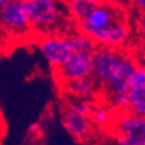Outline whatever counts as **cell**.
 Listing matches in <instances>:
<instances>
[{
	"mask_svg": "<svg viewBox=\"0 0 145 145\" xmlns=\"http://www.w3.org/2000/svg\"><path fill=\"white\" fill-rule=\"evenodd\" d=\"M25 10L33 31L40 35L54 33L65 21V9L60 0H24Z\"/></svg>",
	"mask_w": 145,
	"mask_h": 145,
	"instance_id": "obj_1",
	"label": "cell"
},
{
	"mask_svg": "<svg viewBox=\"0 0 145 145\" xmlns=\"http://www.w3.org/2000/svg\"><path fill=\"white\" fill-rule=\"evenodd\" d=\"M0 23L3 30L13 37H24L32 30L25 10L24 0H10L0 6Z\"/></svg>",
	"mask_w": 145,
	"mask_h": 145,
	"instance_id": "obj_2",
	"label": "cell"
},
{
	"mask_svg": "<svg viewBox=\"0 0 145 145\" xmlns=\"http://www.w3.org/2000/svg\"><path fill=\"white\" fill-rule=\"evenodd\" d=\"M124 54L119 48L97 46L92 52V77L97 83L103 86L108 83L119 68Z\"/></svg>",
	"mask_w": 145,
	"mask_h": 145,
	"instance_id": "obj_3",
	"label": "cell"
},
{
	"mask_svg": "<svg viewBox=\"0 0 145 145\" xmlns=\"http://www.w3.org/2000/svg\"><path fill=\"white\" fill-rule=\"evenodd\" d=\"M38 48L54 69L61 67L75 52L70 44L69 36L57 33L43 35L38 40Z\"/></svg>",
	"mask_w": 145,
	"mask_h": 145,
	"instance_id": "obj_4",
	"label": "cell"
},
{
	"mask_svg": "<svg viewBox=\"0 0 145 145\" xmlns=\"http://www.w3.org/2000/svg\"><path fill=\"white\" fill-rule=\"evenodd\" d=\"M124 13L121 10V8L115 5L111 4L108 1H104L100 6L95 8L86 19L80 23L76 24L77 30H81L88 35L91 32L99 30L101 28L107 27L120 19H123Z\"/></svg>",
	"mask_w": 145,
	"mask_h": 145,
	"instance_id": "obj_5",
	"label": "cell"
},
{
	"mask_svg": "<svg viewBox=\"0 0 145 145\" xmlns=\"http://www.w3.org/2000/svg\"><path fill=\"white\" fill-rule=\"evenodd\" d=\"M56 75L63 83L92 76V53L74 52L72 56L59 68Z\"/></svg>",
	"mask_w": 145,
	"mask_h": 145,
	"instance_id": "obj_6",
	"label": "cell"
},
{
	"mask_svg": "<svg viewBox=\"0 0 145 145\" xmlns=\"http://www.w3.org/2000/svg\"><path fill=\"white\" fill-rule=\"evenodd\" d=\"M116 135H123L135 145H145V116L131 112H122L114 120Z\"/></svg>",
	"mask_w": 145,
	"mask_h": 145,
	"instance_id": "obj_7",
	"label": "cell"
},
{
	"mask_svg": "<svg viewBox=\"0 0 145 145\" xmlns=\"http://www.w3.org/2000/svg\"><path fill=\"white\" fill-rule=\"evenodd\" d=\"M129 35L130 27L127 23L125 17L90 33L99 46H107L112 48H120L123 44H125Z\"/></svg>",
	"mask_w": 145,
	"mask_h": 145,
	"instance_id": "obj_8",
	"label": "cell"
},
{
	"mask_svg": "<svg viewBox=\"0 0 145 145\" xmlns=\"http://www.w3.org/2000/svg\"><path fill=\"white\" fill-rule=\"evenodd\" d=\"M62 125L67 133L77 140L89 138L93 131V121L91 116L78 114L68 108H66L62 115Z\"/></svg>",
	"mask_w": 145,
	"mask_h": 145,
	"instance_id": "obj_9",
	"label": "cell"
},
{
	"mask_svg": "<svg viewBox=\"0 0 145 145\" xmlns=\"http://www.w3.org/2000/svg\"><path fill=\"white\" fill-rule=\"evenodd\" d=\"M129 112L145 116V65L137 66L129 91Z\"/></svg>",
	"mask_w": 145,
	"mask_h": 145,
	"instance_id": "obj_10",
	"label": "cell"
},
{
	"mask_svg": "<svg viewBox=\"0 0 145 145\" xmlns=\"http://www.w3.org/2000/svg\"><path fill=\"white\" fill-rule=\"evenodd\" d=\"M106 0H65L68 14L75 23L84 21L95 8L100 6Z\"/></svg>",
	"mask_w": 145,
	"mask_h": 145,
	"instance_id": "obj_11",
	"label": "cell"
},
{
	"mask_svg": "<svg viewBox=\"0 0 145 145\" xmlns=\"http://www.w3.org/2000/svg\"><path fill=\"white\" fill-rule=\"evenodd\" d=\"M96 83H97L96 80L91 76V77H85V78H80V80L67 82L65 83V88L69 93L75 96L76 98L86 99V98L92 97L96 93L97 91Z\"/></svg>",
	"mask_w": 145,
	"mask_h": 145,
	"instance_id": "obj_12",
	"label": "cell"
},
{
	"mask_svg": "<svg viewBox=\"0 0 145 145\" xmlns=\"http://www.w3.org/2000/svg\"><path fill=\"white\" fill-rule=\"evenodd\" d=\"M69 40L75 52L92 53L98 46V44L91 36L81 30H77L75 32H72L71 35H69Z\"/></svg>",
	"mask_w": 145,
	"mask_h": 145,
	"instance_id": "obj_13",
	"label": "cell"
},
{
	"mask_svg": "<svg viewBox=\"0 0 145 145\" xmlns=\"http://www.w3.org/2000/svg\"><path fill=\"white\" fill-rule=\"evenodd\" d=\"M91 119H92L93 123L99 125V127H105L107 124L114 122L111 111L108 110V108L104 107V106H96V107H93V111H92V114H91Z\"/></svg>",
	"mask_w": 145,
	"mask_h": 145,
	"instance_id": "obj_14",
	"label": "cell"
},
{
	"mask_svg": "<svg viewBox=\"0 0 145 145\" xmlns=\"http://www.w3.org/2000/svg\"><path fill=\"white\" fill-rule=\"evenodd\" d=\"M67 108L72 112H76V113L85 115V116H91L92 111H93V106L88 100L82 99V98H76L75 100H71L68 104Z\"/></svg>",
	"mask_w": 145,
	"mask_h": 145,
	"instance_id": "obj_15",
	"label": "cell"
},
{
	"mask_svg": "<svg viewBox=\"0 0 145 145\" xmlns=\"http://www.w3.org/2000/svg\"><path fill=\"white\" fill-rule=\"evenodd\" d=\"M137 32L142 40L145 39V12L139 13V16L137 19Z\"/></svg>",
	"mask_w": 145,
	"mask_h": 145,
	"instance_id": "obj_16",
	"label": "cell"
},
{
	"mask_svg": "<svg viewBox=\"0 0 145 145\" xmlns=\"http://www.w3.org/2000/svg\"><path fill=\"white\" fill-rule=\"evenodd\" d=\"M133 6L139 12H145V0H131Z\"/></svg>",
	"mask_w": 145,
	"mask_h": 145,
	"instance_id": "obj_17",
	"label": "cell"
},
{
	"mask_svg": "<svg viewBox=\"0 0 145 145\" xmlns=\"http://www.w3.org/2000/svg\"><path fill=\"white\" fill-rule=\"evenodd\" d=\"M116 144L118 145H135L134 143H131L125 136L120 135V134L116 135Z\"/></svg>",
	"mask_w": 145,
	"mask_h": 145,
	"instance_id": "obj_18",
	"label": "cell"
},
{
	"mask_svg": "<svg viewBox=\"0 0 145 145\" xmlns=\"http://www.w3.org/2000/svg\"><path fill=\"white\" fill-rule=\"evenodd\" d=\"M140 53H142V56L145 58V39L140 44Z\"/></svg>",
	"mask_w": 145,
	"mask_h": 145,
	"instance_id": "obj_19",
	"label": "cell"
},
{
	"mask_svg": "<svg viewBox=\"0 0 145 145\" xmlns=\"http://www.w3.org/2000/svg\"><path fill=\"white\" fill-rule=\"evenodd\" d=\"M8 1H10V0H0V6L4 5V4H6V3H8Z\"/></svg>",
	"mask_w": 145,
	"mask_h": 145,
	"instance_id": "obj_20",
	"label": "cell"
},
{
	"mask_svg": "<svg viewBox=\"0 0 145 145\" xmlns=\"http://www.w3.org/2000/svg\"><path fill=\"white\" fill-rule=\"evenodd\" d=\"M128 1H131V0H128Z\"/></svg>",
	"mask_w": 145,
	"mask_h": 145,
	"instance_id": "obj_21",
	"label": "cell"
}]
</instances>
